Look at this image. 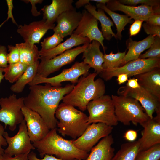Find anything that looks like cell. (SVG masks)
Here are the masks:
<instances>
[{
	"label": "cell",
	"mask_w": 160,
	"mask_h": 160,
	"mask_svg": "<svg viewBox=\"0 0 160 160\" xmlns=\"http://www.w3.org/2000/svg\"><path fill=\"white\" fill-rule=\"evenodd\" d=\"M74 84H68L63 87L52 86L48 83L29 86V92L24 97V105L38 113L49 129L56 127L58 121L55 113L59 103L65 95L73 89Z\"/></svg>",
	"instance_id": "1"
},
{
	"label": "cell",
	"mask_w": 160,
	"mask_h": 160,
	"mask_svg": "<svg viewBox=\"0 0 160 160\" xmlns=\"http://www.w3.org/2000/svg\"><path fill=\"white\" fill-rule=\"evenodd\" d=\"M50 129L42 139L33 143L41 158L47 154L55 155L64 160H84L87 158L88 153L76 148L72 140H67L59 135L57 127Z\"/></svg>",
	"instance_id": "2"
},
{
	"label": "cell",
	"mask_w": 160,
	"mask_h": 160,
	"mask_svg": "<svg viewBox=\"0 0 160 160\" xmlns=\"http://www.w3.org/2000/svg\"><path fill=\"white\" fill-rule=\"evenodd\" d=\"M97 74L94 72L81 76L72 90L64 96L63 103L77 107L81 111H85L90 101L104 95L105 93L103 80L101 78L95 80Z\"/></svg>",
	"instance_id": "3"
},
{
	"label": "cell",
	"mask_w": 160,
	"mask_h": 160,
	"mask_svg": "<svg viewBox=\"0 0 160 160\" xmlns=\"http://www.w3.org/2000/svg\"><path fill=\"white\" fill-rule=\"evenodd\" d=\"M55 117L59 120L57 123L58 132L63 136H68L74 140L80 136L89 125L85 114L63 103L59 105Z\"/></svg>",
	"instance_id": "4"
},
{
	"label": "cell",
	"mask_w": 160,
	"mask_h": 160,
	"mask_svg": "<svg viewBox=\"0 0 160 160\" xmlns=\"http://www.w3.org/2000/svg\"><path fill=\"white\" fill-rule=\"evenodd\" d=\"M115 108V114L118 121L125 126L131 122L137 126L141 125L150 118L140 103L129 97L112 95L111 96Z\"/></svg>",
	"instance_id": "5"
},
{
	"label": "cell",
	"mask_w": 160,
	"mask_h": 160,
	"mask_svg": "<svg viewBox=\"0 0 160 160\" xmlns=\"http://www.w3.org/2000/svg\"><path fill=\"white\" fill-rule=\"evenodd\" d=\"M87 109L89 113L88 122L89 124L101 123L113 127L118 124L113 102L109 95H104L90 101Z\"/></svg>",
	"instance_id": "6"
},
{
	"label": "cell",
	"mask_w": 160,
	"mask_h": 160,
	"mask_svg": "<svg viewBox=\"0 0 160 160\" xmlns=\"http://www.w3.org/2000/svg\"><path fill=\"white\" fill-rule=\"evenodd\" d=\"M156 68H160V58H138L130 61L122 66L103 69L100 74L101 78L107 81L121 74H127L128 77H130Z\"/></svg>",
	"instance_id": "7"
},
{
	"label": "cell",
	"mask_w": 160,
	"mask_h": 160,
	"mask_svg": "<svg viewBox=\"0 0 160 160\" xmlns=\"http://www.w3.org/2000/svg\"><path fill=\"white\" fill-rule=\"evenodd\" d=\"M24 97L17 98L15 94L8 97L0 98V121L5 124V128L9 126L11 131H14L17 125L24 120L22 108L24 106Z\"/></svg>",
	"instance_id": "8"
},
{
	"label": "cell",
	"mask_w": 160,
	"mask_h": 160,
	"mask_svg": "<svg viewBox=\"0 0 160 160\" xmlns=\"http://www.w3.org/2000/svg\"><path fill=\"white\" fill-rule=\"evenodd\" d=\"M90 68L83 61L76 62L71 68L63 69L60 74L52 77H43L36 74L28 84L30 86L45 83L53 87H60L61 83L65 81H69L74 84L77 83L81 76L88 74Z\"/></svg>",
	"instance_id": "9"
},
{
	"label": "cell",
	"mask_w": 160,
	"mask_h": 160,
	"mask_svg": "<svg viewBox=\"0 0 160 160\" xmlns=\"http://www.w3.org/2000/svg\"><path fill=\"white\" fill-rule=\"evenodd\" d=\"M89 44L68 50L50 59L41 60L39 65L36 74L43 77H47L63 66L73 62L79 55L84 52Z\"/></svg>",
	"instance_id": "10"
},
{
	"label": "cell",
	"mask_w": 160,
	"mask_h": 160,
	"mask_svg": "<svg viewBox=\"0 0 160 160\" xmlns=\"http://www.w3.org/2000/svg\"><path fill=\"white\" fill-rule=\"evenodd\" d=\"M113 129L103 123H92L80 136L72 140L73 143L78 149L88 153L100 139L111 134Z\"/></svg>",
	"instance_id": "11"
},
{
	"label": "cell",
	"mask_w": 160,
	"mask_h": 160,
	"mask_svg": "<svg viewBox=\"0 0 160 160\" xmlns=\"http://www.w3.org/2000/svg\"><path fill=\"white\" fill-rule=\"evenodd\" d=\"M19 130L14 136L10 137L5 132L3 136L8 146L4 150V153L10 156H17L29 153L35 148L31 143L28 135L25 121L24 120L19 124Z\"/></svg>",
	"instance_id": "12"
},
{
	"label": "cell",
	"mask_w": 160,
	"mask_h": 160,
	"mask_svg": "<svg viewBox=\"0 0 160 160\" xmlns=\"http://www.w3.org/2000/svg\"><path fill=\"white\" fill-rule=\"evenodd\" d=\"M117 93L119 96L131 97L137 100L150 119L153 117V113L160 108V100L141 87L132 89L122 86L118 89Z\"/></svg>",
	"instance_id": "13"
},
{
	"label": "cell",
	"mask_w": 160,
	"mask_h": 160,
	"mask_svg": "<svg viewBox=\"0 0 160 160\" xmlns=\"http://www.w3.org/2000/svg\"><path fill=\"white\" fill-rule=\"evenodd\" d=\"M106 7L111 10L123 12L132 19L146 22L153 14L160 13V6L152 7L145 5L131 6L120 3L117 0H109Z\"/></svg>",
	"instance_id": "14"
},
{
	"label": "cell",
	"mask_w": 160,
	"mask_h": 160,
	"mask_svg": "<svg viewBox=\"0 0 160 160\" xmlns=\"http://www.w3.org/2000/svg\"><path fill=\"white\" fill-rule=\"evenodd\" d=\"M82 13L81 19L73 33L81 37L88 38L91 42L93 40L98 41L105 53L106 49L103 43L104 38L98 28V20L86 9L83 10Z\"/></svg>",
	"instance_id": "15"
},
{
	"label": "cell",
	"mask_w": 160,
	"mask_h": 160,
	"mask_svg": "<svg viewBox=\"0 0 160 160\" xmlns=\"http://www.w3.org/2000/svg\"><path fill=\"white\" fill-rule=\"evenodd\" d=\"M22 111L31 141L33 143L42 139L50 129L44 119L38 113L25 105Z\"/></svg>",
	"instance_id": "16"
},
{
	"label": "cell",
	"mask_w": 160,
	"mask_h": 160,
	"mask_svg": "<svg viewBox=\"0 0 160 160\" xmlns=\"http://www.w3.org/2000/svg\"><path fill=\"white\" fill-rule=\"evenodd\" d=\"M156 112V116L141 125L143 128L142 136L138 140L140 151L148 149L155 145L160 144V108Z\"/></svg>",
	"instance_id": "17"
},
{
	"label": "cell",
	"mask_w": 160,
	"mask_h": 160,
	"mask_svg": "<svg viewBox=\"0 0 160 160\" xmlns=\"http://www.w3.org/2000/svg\"><path fill=\"white\" fill-rule=\"evenodd\" d=\"M55 24H50L42 19L33 21L28 24L18 26L17 32L23 38L25 42L31 45L39 43L49 29H53Z\"/></svg>",
	"instance_id": "18"
},
{
	"label": "cell",
	"mask_w": 160,
	"mask_h": 160,
	"mask_svg": "<svg viewBox=\"0 0 160 160\" xmlns=\"http://www.w3.org/2000/svg\"><path fill=\"white\" fill-rule=\"evenodd\" d=\"M82 16V13L77 12L75 8L63 12L56 20L57 24L53 29L54 33L63 38L71 36L78 27Z\"/></svg>",
	"instance_id": "19"
},
{
	"label": "cell",
	"mask_w": 160,
	"mask_h": 160,
	"mask_svg": "<svg viewBox=\"0 0 160 160\" xmlns=\"http://www.w3.org/2000/svg\"><path fill=\"white\" fill-rule=\"evenodd\" d=\"M90 43L88 38L81 37L73 33L70 37L64 42L60 43L55 47L47 50L39 51V59L41 61L48 60L71 49L74 47Z\"/></svg>",
	"instance_id": "20"
},
{
	"label": "cell",
	"mask_w": 160,
	"mask_h": 160,
	"mask_svg": "<svg viewBox=\"0 0 160 160\" xmlns=\"http://www.w3.org/2000/svg\"><path fill=\"white\" fill-rule=\"evenodd\" d=\"M160 68L134 76L140 86L160 100Z\"/></svg>",
	"instance_id": "21"
},
{
	"label": "cell",
	"mask_w": 160,
	"mask_h": 160,
	"mask_svg": "<svg viewBox=\"0 0 160 160\" xmlns=\"http://www.w3.org/2000/svg\"><path fill=\"white\" fill-rule=\"evenodd\" d=\"M100 43L93 40L89 44L83 52L82 58L84 63L94 69L98 74L103 71V54L100 50Z\"/></svg>",
	"instance_id": "22"
},
{
	"label": "cell",
	"mask_w": 160,
	"mask_h": 160,
	"mask_svg": "<svg viewBox=\"0 0 160 160\" xmlns=\"http://www.w3.org/2000/svg\"><path fill=\"white\" fill-rule=\"evenodd\" d=\"M114 139L111 134L102 138L90 151L84 160H111L115 149L112 147Z\"/></svg>",
	"instance_id": "23"
},
{
	"label": "cell",
	"mask_w": 160,
	"mask_h": 160,
	"mask_svg": "<svg viewBox=\"0 0 160 160\" xmlns=\"http://www.w3.org/2000/svg\"><path fill=\"white\" fill-rule=\"evenodd\" d=\"M73 0H52V3L41 9L43 18L47 23L54 24L58 17L62 13L75 8L72 5Z\"/></svg>",
	"instance_id": "24"
},
{
	"label": "cell",
	"mask_w": 160,
	"mask_h": 160,
	"mask_svg": "<svg viewBox=\"0 0 160 160\" xmlns=\"http://www.w3.org/2000/svg\"><path fill=\"white\" fill-rule=\"evenodd\" d=\"M154 37L149 35L145 38L138 41H133L131 38L128 39L126 43L128 51L122 60L120 66L130 61L138 59L142 52L149 48L153 42Z\"/></svg>",
	"instance_id": "25"
},
{
	"label": "cell",
	"mask_w": 160,
	"mask_h": 160,
	"mask_svg": "<svg viewBox=\"0 0 160 160\" xmlns=\"http://www.w3.org/2000/svg\"><path fill=\"white\" fill-rule=\"evenodd\" d=\"M84 6L86 10L100 22L104 38L107 40H110L113 37L116 38V34L111 28L114 25L113 22L106 16L104 10L99 8L97 10L96 7L90 3Z\"/></svg>",
	"instance_id": "26"
},
{
	"label": "cell",
	"mask_w": 160,
	"mask_h": 160,
	"mask_svg": "<svg viewBox=\"0 0 160 160\" xmlns=\"http://www.w3.org/2000/svg\"><path fill=\"white\" fill-rule=\"evenodd\" d=\"M15 45L19 51L20 62L29 65L38 60L39 51L35 44L31 45L24 42L17 44Z\"/></svg>",
	"instance_id": "27"
},
{
	"label": "cell",
	"mask_w": 160,
	"mask_h": 160,
	"mask_svg": "<svg viewBox=\"0 0 160 160\" xmlns=\"http://www.w3.org/2000/svg\"><path fill=\"white\" fill-rule=\"evenodd\" d=\"M39 63L38 60L34 63L28 65L24 72L15 83L11 86V90L16 93L22 92L26 85L33 80L36 74Z\"/></svg>",
	"instance_id": "28"
},
{
	"label": "cell",
	"mask_w": 160,
	"mask_h": 160,
	"mask_svg": "<svg viewBox=\"0 0 160 160\" xmlns=\"http://www.w3.org/2000/svg\"><path fill=\"white\" fill-rule=\"evenodd\" d=\"M96 6L98 9L103 10L111 17L116 28L117 32L116 38L121 40L122 31L127 24L133 22L132 19L126 15L119 14L107 8L106 5L103 4L98 3L96 4Z\"/></svg>",
	"instance_id": "29"
},
{
	"label": "cell",
	"mask_w": 160,
	"mask_h": 160,
	"mask_svg": "<svg viewBox=\"0 0 160 160\" xmlns=\"http://www.w3.org/2000/svg\"><path fill=\"white\" fill-rule=\"evenodd\" d=\"M140 151L138 140L122 144L111 160H135Z\"/></svg>",
	"instance_id": "30"
},
{
	"label": "cell",
	"mask_w": 160,
	"mask_h": 160,
	"mask_svg": "<svg viewBox=\"0 0 160 160\" xmlns=\"http://www.w3.org/2000/svg\"><path fill=\"white\" fill-rule=\"evenodd\" d=\"M28 65L20 62L9 64L4 68V78L10 83L16 82L25 71Z\"/></svg>",
	"instance_id": "31"
},
{
	"label": "cell",
	"mask_w": 160,
	"mask_h": 160,
	"mask_svg": "<svg viewBox=\"0 0 160 160\" xmlns=\"http://www.w3.org/2000/svg\"><path fill=\"white\" fill-rule=\"evenodd\" d=\"M126 52V50L123 52H118L115 54L113 53L112 51L109 54L105 53L103 55L104 62L102 65L103 69L120 67Z\"/></svg>",
	"instance_id": "32"
},
{
	"label": "cell",
	"mask_w": 160,
	"mask_h": 160,
	"mask_svg": "<svg viewBox=\"0 0 160 160\" xmlns=\"http://www.w3.org/2000/svg\"><path fill=\"white\" fill-rule=\"evenodd\" d=\"M135 160H160V144L147 150L140 151Z\"/></svg>",
	"instance_id": "33"
},
{
	"label": "cell",
	"mask_w": 160,
	"mask_h": 160,
	"mask_svg": "<svg viewBox=\"0 0 160 160\" xmlns=\"http://www.w3.org/2000/svg\"><path fill=\"white\" fill-rule=\"evenodd\" d=\"M160 58V37L155 36L149 49L145 53L141 54L138 58Z\"/></svg>",
	"instance_id": "34"
},
{
	"label": "cell",
	"mask_w": 160,
	"mask_h": 160,
	"mask_svg": "<svg viewBox=\"0 0 160 160\" xmlns=\"http://www.w3.org/2000/svg\"><path fill=\"white\" fill-rule=\"evenodd\" d=\"M63 39L59 34L54 33L52 36L45 38L41 42V50H47L55 47L63 40Z\"/></svg>",
	"instance_id": "35"
},
{
	"label": "cell",
	"mask_w": 160,
	"mask_h": 160,
	"mask_svg": "<svg viewBox=\"0 0 160 160\" xmlns=\"http://www.w3.org/2000/svg\"><path fill=\"white\" fill-rule=\"evenodd\" d=\"M121 3L127 5L136 6L138 4L152 7L160 6V1L159 0H119Z\"/></svg>",
	"instance_id": "36"
},
{
	"label": "cell",
	"mask_w": 160,
	"mask_h": 160,
	"mask_svg": "<svg viewBox=\"0 0 160 160\" xmlns=\"http://www.w3.org/2000/svg\"><path fill=\"white\" fill-rule=\"evenodd\" d=\"M7 47L9 52L7 55L8 63L10 64L19 62L20 52L18 47L15 45H9Z\"/></svg>",
	"instance_id": "37"
},
{
	"label": "cell",
	"mask_w": 160,
	"mask_h": 160,
	"mask_svg": "<svg viewBox=\"0 0 160 160\" xmlns=\"http://www.w3.org/2000/svg\"><path fill=\"white\" fill-rule=\"evenodd\" d=\"M144 31L148 34L160 37V26L149 23L146 22L143 24Z\"/></svg>",
	"instance_id": "38"
},
{
	"label": "cell",
	"mask_w": 160,
	"mask_h": 160,
	"mask_svg": "<svg viewBox=\"0 0 160 160\" xmlns=\"http://www.w3.org/2000/svg\"><path fill=\"white\" fill-rule=\"evenodd\" d=\"M7 53L6 47L0 45V67L5 68L8 66Z\"/></svg>",
	"instance_id": "39"
},
{
	"label": "cell",
	"mask_w": 160,
	"mask_h": 160,
	"mask_svg": "<svg viewBox=\"0 0 160 160\" xmlns=\"http://www.w3.org/2000/svg\"><path fill=\"white\" fill-rule=\"evenodd\" d=\"M6 2L8 7L7 17V18L0 25V27L2 26L3 24L9 19H11L13 23L16 25H17L12 14V10L14 8L13 0H6Z\"/></svg>",
	"instance_id": "40"
},
{
	"label": "cell",
	"mask_w": 160,
	"mask_h": 160,
	"mask_svg": "<svg viewBox=\"0 0 160 160\" xmlns=\"http://www.w3.org/2000/svg\"><path fill=\"white\" fill-rule=\"evenodd\" d=\"M143 22L139 20H135L130 26L129 30L130 36H135L139 32Z\"/></svg>",
	"instance_id": "41"
},
{
	"label": "cell",
	"mask_w": 160,
	"mask_h": 160,
	"mask_svg": "<svg viewBox=\"0 0 160 160\" xmlns=\"http://www.w3.org/2000/svg\"><path fill=\"white\" fill-rule=\"evenodd\" d=\"M28 160H64L60 159L52 155H45L43 158L39 159L36 156V154L33 151L30 152L28 154ZM73 160H79L74 159Z\"/></svg>",
	"instance_id": "42"
},
{
	"label": "cell",
	"mask_w": 160,
	"mask_h": 160,
	"mask_svg": "<svg viewBox=\"0 0 160 160\" xmlns=\"http://www.w3.org/2000/svg\"><path fill=\"white\" fill-rule=\"evenodd\" d=\"M26 3L30 2L31 5V12L32 15L35 17L41 14L40 11H38L36 6V4L41 3L43 1L42 0H22Z\"/></svg>",
	"instance_id": "43"
},
{
	"label": "cell",
	"mask_w": 160,
	"mask_h": 160,
	"mask_svg": "<svg viewBox=\"0 0 160 160\" xmlns=\"http://www.w3.org/2000/svg\"><path fill=\"white\" fill-rule=\"evenodd\" d=\"M29 153L12 157L10 156L7 153H4L2 155V158L1 160H28V156Z\"/></svg>",
	"instance_id": "44"
},
{
	"label": "cell",
	"mask_w": 160,
	"mask_h": 160,
	"mask_svg": "<svg viewBox=\"0 0 160 160\" xmlns=\"http://www.w3.org/2000/svg\"><path fill=\"white\" fill-rule=\"evenodd\" d=\"M137 137V132L135 130L132 129L127 131L124 133V136L125 139L130 142L135 141Z\"/></svg>",
	"instance_id": "45"
},
{
	"label": "cell",
	"mask_w": 160,
	"mask_h": 160,
	"mask_svg": "<svg viewBox=\"0 0 160 160\" xmlns=\"http://www.w3.org/2000/svg\"><path fill=\"white\" fill-rule=\"evenodd\" d=\"M5 132L3 126L0 124V154L3 155L4 153V149L2 146H6L7 144L3 135Z\"/></svg>",
	"instance_id": "46"
},
{
	"label": "cell",
	"mask_w": 160,
	"mask_h": 160,
	"mask_svg": "<svg viewBox=\"0 0 160 160\" xmlns=\"http://www.w3.org/2000/svg\"><path fill=\"white\" fill-rule=\"evenodd\" d=\"M146 22L151 24L160 26V13L153 14Z\"/></svg>",
	"instance_id": "47"
},
{
	"label": "cell",
	"mask_w": 160,
	"mask_h": 160,
	"mask_svg": "<svg viewBox=\"0 0 160 160\" xmlns=\"http://www.w3.org/2000/svg\"><path fill=\"white\" fill-rule=\"evenodd\" d=\"M126 86L132 89L138 88L141 87L138 82L137 79L135 77L130 78L127 81Z\"/></svg>",
	"instance_id": "48"
},
{
	"label": "cell",
	"mask_w": 160,
	"mask_h": 160,
	"mask_svg": "<svg viewBox=\"0 0 160 160\" xmlns=\"http://www.w3.org/2000/svg\"><path fill=\"white\" fill-rule=\"evenodd\" d=\"M117 77V78L116 80L119 85H121L125 83L128 80V76L126 73L119 74Z\"/></svg>",
	"instance_id": "49"
},
{
	"label": "cell",
	"mask_w": 160,
	"mask_h": 160,
	"mask_svg": "<svg viewBox=\"0 0 160 160\" xmlns=\"http://www.w3.org/2000/svg\"><path fill=\"white\" fill-rule=\"evenodd\" d=\"M90 1V0H79L75 4L76 7L79 9L82 6L89 4Z\"/></svg>",
	"instance_id": "50"
},
{
	"label": "cell",
	"mask_w": 160,
	"mask_h": 160,
	"mask_svg": "<svg viewBox=\"0 0 160 160\" xmlns=\"http://www.w3.org/2000/svg\"><path fill=\"white\" fill-rule=\"evenodd\" d=\"M4 68L0 67V83L2 80L4 78L3 73L4 72Z\"/></svg>",
	"instance_id": "51"
},
{
	"label": "cell",
	"mask_w": 160,
	"mask_h": 160,
	"mask_svg": "<svg viewBox=\"0 0 160 160\" xmlns=\"http://www.w3.org/2000/svg\"><path fill=\"white\" fill-rule=\"evenodd\" d=\"M109 0H91V1H94L97 2L98 3H100L103 4L105 5Z\"/></svg>",
	"instance_id": "52"
},
{
	"label": "cell",
	"mask_w": 160,
	"mask_h": 160,
	"mask_svg": "<svg viewBox=\"0 0 160 160\" xmlns=\"http://www.w3.org/2000/svg\"><path fill=\"white\" fill-rule=\"evenodd\" d=\"M2 158V155L0 154V160H1Z\"/></svg>",
	"instance_id": "53"
}]
</instances>
